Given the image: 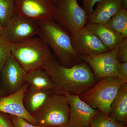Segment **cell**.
<instances>
[{
    "label": "cell",
    "instance_id": "obj_27",
    "mask_svg": "<svg viewBox=\"0 0 127 127\" xmlns=\"http://www.w3.org/2000/svg\"><path fill=\"white\" fill-rule=\"evenodd\" d=\"M0 127H14L9 114L0 112Z\"/></svg>",
    "mask_w": 127,
    "mask_h": 127
},
{
    "label": "cell",
    "instance_id": "obj_14",
    "mask_svg": "<svg viewBox=\"0 0 127 127\" xmlns=\"http://www.w3.org/2000/svg\"><path fill=\"white\" fill-rule=\"evenodd\" d=\"M88 16L87 23L106 24L122 7V0H100Z\"/></svg>",
    "mask_w": 127,
    "mask_h": 127
},
{
    "label": "cell",
    "instance_id": "obj_3",
    "mask_svg": "<svg viewBox=\"0 0 127 127\" xmlns=\"http://www.w3.org/2000/svg\"><path fill=\"white\" fill-rule=\"evenodd\" d=\"M11 54L27 72L43 68L53 55L49 46L38 36L11 44Z\"/></svg>",
    "mask_w": 127,
    "mask_h": 127
},
{
    "label": "cell",
    "instance_id": "obj_32",
    "mask_svg": "<svg viewBox=\"0 0 127 127\" xmlns=\"http://www.w3.org/2000/svg\"><path fill=\"white\" fill-rule=\"evenodd\" d=\"M56 0H54V1H55V3H56Z\"/></svg>",
    "mask_w": 127,
    "mask_h": 127
},
{
    "label": "cell",
    "instance_id": "obj_23",
    "mask_svg": "<svg viewBox=\"0 0 127 127\" xmlns=\"http://www.w3.org/2000/svg\"><path fill=\"white\" fill-rule=\"evenodd\" d=\"M117 56L120 63L127 62V38H124L119 44Z\"/></svg>",
    "mask_w": 127,
    "mask_h": 127
},
{
    "label": "cell",
    "instance_id": "obj_4",
    "mask_svg": "<svg viewBox=\"0 0 127 127\" xmlns=\"http://www.w3.org/2000/svg\"><path fill=\"white\" fill-rule=\"evenodd\" d=\"M125 83L127 82L115 77L103 78L79 96L92 108L109 116L111 103L120 87Z\"/></svg>",
    "mask_w": 127,
    "mask_h": 127
},
{
    "label": "cell",
    "instance_id": "obj_21",
    "mask_svg": "<svg viewBox=\"0 0 127 127\" xmlns=\"http://www.w3.org/2000/svg\"><path fill=\"white\" fill-rule=\"evenodd\" d=\"M89 127H127L99 111L91 121Z\"/></svg>",
    "mask_w": 127,
    "mask_h": 127
},
{
    "label": "cell",
    "instance_id": "obj_10",
    "mask_svg": "<svg viewBox=\"0 0 127 127\" xmlns=\"http://www.w3.org/2000/svg\"><path fill=\"white\" fill-rule=\"evenodd\" d=\"M67 100L69 108V127H89L99 110L93 108L82 100L79 95L62 93Z\"/></svg>",
    "mask_w": 127,
    "mask_h": 127
},
{
    "label": "cell",
    "instance_id": "obj_31",
    "mask_svg": "<svg viewBox=\"0 0 127 127\" xmlns=\"http://www.w3.org/2000/svg\"><path fill=\"white\" fill-rule=\"evenodd\" d=\"M69 127L67 126L66 125H63V126H59V127Z\"/></svg>",
    "mask_w": 127,
    "mask_h": 127
},
{
    "label": "cell",
    "instance_id": "obj_16",
    "mask_svg": "<svg viewBox=\"0 0 127 127\" xmlns=\"http://www.w3.org/2000/svg\"><path fill=\"white\" fill-rule=\"evenodd\" d=\"M55 92L52 90L39 89L30 86L23 96V104L25 109L32 116Z\"/></svg>",
    "mask_w": 127,
    "mask_h": 127
},
{
    "label": "cell",
    "instance_id": "obj_28",
    "mask_svg": "<svg viewBox=\"0 0 127 127\" xmlns=\"http://www.w3.org/2000/svg\"><path fill=\"white\" fill-rule=\"evenodd\" d=\"M8 94L2 83L0 73V99L1 98L6 96Z\"/></svg>",
    "mask_w": 127,
    "mask_h": 127
},
{
    "label": "cell",
    "instance_id": "obj_6",
    "mask_svg": "<svg viewBox=\"0 0 127 127\" xmlns=\"http://www.w3.org/2000/svg\"><path fill=\"white\" fill-rule=\"evenodd\" d=\"M56 5L54 20L71 35L86 26L88 16L77 0H57Z\"/></svg>",
    "mask_w": 127,
    "mask_h": 127
},
{
    "label": "cell",
    "instance_id": "obj_22",
    "mask_svg": "<svg viewBox=\"0 0 127 127\" xmlns=\"http://www.w3.org/2000/svg\"><path fill=\"white\" fill-rule=\"evenodd\" d=\"M11 54V43L0 36V71Z\"/></svg>",
    "mask_w": 127,
    "mask_h": 127
},
{
    "label": "cell",
    "instance_id": "obj_33",
    "mask_svg": "<svg viewBox=\"0 0 127 127\" xmlns=\"http://www.w3.org/2000/svg\"></svg>",
    "mask_w": 127,
    "mask_h": 127
},
{
    "label": "cell",
    "instance_id": "obj_29",
    "mask_svg": "<svg viewBox=\"0 0 127 127\" xmlns=\"http://www.w3.org/2000/svg\"><path fill=\"white\" fill-rule=\"evenodd\" d=\"M122 7L127 10V0H122Z\"/></svg>",
    "mask_w": 127,
    "mask_h": 127
},
{
    "label": "cell",
    "instance_id": "obj_11",
    "mask_svg": "<svg viewBox=\"0 0 127 127\" xmlns=\"http://www.w3.org/2000/svg\"><path fill=\"white\" fill-rule=\"evenodd\" d=\"M73 48L79 55L94 56L109 51L92 32L84 27L71 35Z\"/></svg>",
    "mask_w": 127,
    "mask_h": 127
},
{
    "label": "cell",
    "instance_id": "obj_15",
    "mask_svg": "<svg viewBox=\"0 0 127 127\" xmlns=\"http://www.w3.org/2000/svg\"><path fill=\"white\" fill-rule=\"evenodd\" d=\"M95 35L109 50L114 49L124 39L106 24L87 23L85 27Z\"/></svg>",
    "mask_w": 127,
    "mask_h": 127
},
{
    "label": "cell",
    "instance_id": "obj_25",
    "mask_svg": "<svg viewBox=\"0 0 127 127\" xmlns=\"http://www.w3.org/2000/svg\"><path fill=\"white\" fill-rule=\"evenodd\" d=\"M115 77L127 82V62L120 63L117 73Z\"/></svg>",
    "mask_w": 127,
    "mask_h": 127
},
{
    "label": "cell",
    "instance_id": "obj_17",
    "mask_svg": "<svg viewBox=\"0 0 127 127\" xmlns=\"http://www.w3.org/2000/svg\"><path fill=\"white\" fill-rule=\"evenodd\" d=\"M110 117L126 126L127 122V83L119 89L110 106Z\"/></svg>",
    "mask_w": 127,
    "mask_h": 127
},
{
    "label": "cell",
    "instance_id": "obj_8",
    "mask_svg": "<svg viewBox=\"0 0 127 127\" xmlns=\"http://www.w3.org/2000/svg\"><path fill=\"white\" fill-rule=\"evenodd\" d=\"M39 32L37 21L15 14L3 28L1 36L12 44L38 36Z\"/></svg>",
    "mask_w": 127,
    "mask_h": 127
},
{
    "label": "cell",
    "instance_id": "obj_18",
    "mask_svg": "<svg viewBox=\"0 0 127 127\" xmlns=\"http://www.w3.org/2000/svg\"><path fill=\"white\" fill-rule=\"evenodd\" d=\"M26 81L30 86L36 88L51 90L57 92L52 79L43 68L27 72Z\"/></svg>",
    "mask_w": 127,
    "mask_h": 127
},
{
    "label": "cell",
    "instance_id": "obj_26",
    "mask_svg": "<svg viewBox=\"0 0 127 127\" xmlns=\"http://www.w3.org/2000/svg\"><path fill=\"white\" fill-rule=\"evenodd\" d=\"M100 0H82L83 8L89 15L93 11L94 6Z\"/></svg>",
    "mask_w": 127,
    "mask_h": 127
},
{
    "label": "cell",
    "instance_id": "obj_7",
    "mask_svg": "<svg viewBox=\"0 0 127 127\" xmlns=\"http://www.w3.org/2000/svg\"><path fill=\"white\" fill-rule=\"evenodd\" d=\"M54 0H15V14L36 21L54 20Z\"/></svg>",
    "mask_w": 127,
    "mask_h": 127
},
{
    "label": "cell",
    "instance_id": "obj_1",
    "mask_svg": "<svg viewBox=\"0 0 127 127\" xmlns=\"http://www.w3.org/2000/svg\"><path fill=\"white\" fill-rule=\"evenodd\" d=\"M50 76L59 93L79 95L98 81L93 71L84 62L66 67L52 55L43 67Z\"/></svg>",
    "mask_w": 127,
    "mask_h": 127
},
{
    "label": "cell",
    "instance_id": "obj_19",
    "mask_svg": "<svg viewBox=\"0 0 127 127\" xmlns=\"http://www.w3.org/2000/svg\"><path fill=\"white\" fill-rule=\"evenodd\" d=\"M114 31L127 38V10L122 7L107 23Z\"/></svg>",
    "mask_w": 127,
    "mask_h": 127
},
{
    "label": "cell",
    "instance_id": "obj_24",
    "mask_svg": "<svg viewBox=\"0 0 127 127\" xmlns=\"http://www.w3.org/2000/svg\"><path fill=\"white\" fill-rule=\"evenodd\" d=\"M9 116L14 127H39L37 125H32L21 117L12 115Z\"/></svg>",
    "mask_w": 127,
    "mask_h": 127
},
{
    "label": "cell",
    "instance_id": "obj_5",
    "mask_svg": "<svg viewBox=\"0 0 127 127\" xmlns=\"http://www.w3.org/2000/svg\"><path fill=\"white\" fill-rule=\"evenodd\" d=\"M69 108L64 94L55 92L32 116L39 127H56L67 125Z\"/></svg>",
    "mask_w": 127,
    "mask_h": 127
},
{
    "label": "cell",
    "instance_id": "obj_20",
    "mask_svg": "<svg viewBox=\"0 0 127 127\" xmlns=\"http://www.w3.org/2000/svg\"><path fill=\"white\" fill-rule=\"evenodd\" d=\"M15 15V0H0V22L4 28Z\"/></svg>",
    "mask_w": 127,
    "mask_h": 127
},
{
    "label": "cell",
    "instance_id": "obj_12",
    "mask_svg": "<svg viewBox=\"0 0 127 127\" xmlns=\"http://www.w3.org/2000/svg\"><path fill=\"white\" fill-rule=\"evenodd\" d=\"M27 73L11 54L0 71L2 83L8 95L17 92L25 84Z\"/></svg>",
    "mask_w": 127,
    "mask_h": 127
},
{
    "label": "cell",
    "instance_id": "obj_2",
    "mask_svg": "<svg viewBox=\"0 0 127 127\" xmlns=\"http://www.w3.org/2000/svg\"><path fill=\"white\" fill-rule=\"evenodd\" d=\"M38 36L54 52L60 64L66 67L83 62L73 48L70 34L54 20L37 21Z\"/></svg>",
    "mask_w": 127,
    "mask_h": 127
},
{
    "label": "cell",
    "instance_id": "obj_13",
    "mask_svg": "<svg viewBox=\"0 0 127 127\" xmlns=\"http://www.w3.org/2000/svg\"><path fill=\"white\" fill-rule=\"evenodd\" d=\"M26 82L17 92L0 99V112L18 116L32 125H37L36 121L25 109L23 104L24 94L30 87Z\"/></svg>",
    "mask_w": 127,
    "mask_h": 127
},
{
    "label": "cell",
    "instance_id": "obj_9",
    "mask_svg": "<svg viewBox=\"0 0 127 127\" xmlns=\"http://www.w3.org/2000/svg\"><path fill=\"white\" fill-rule=\"evenodd\" d=\"M119 44L112 50L99 55H79L82 61L91 67L98 81L103 78L115 77L117 75L120 63L117 56Z\"/></svg>",
    "mask_w": 127,
    "mask_h": 127
},
{
    "label": "cell",
    "instance_id": "obj_30",
    "mask_svg": "<svg viewBox=\"0 0 127 127\" xmlns=\"http://www.w3.org/2000/svg\"><path fill=\"white\" fill-rule=\"evenodd\" d=\"M3 30V27L2 26L1 23L0 22V36L2 35Z\"/></svg>",
    "mask_w": 127,
    "mask_h": 127
}]
</instances>
